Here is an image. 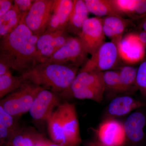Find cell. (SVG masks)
I'll return each instance as SVG.
<instances>
[{
    "instance_id": "cell-1",
    "label": "cell",
    "mask_w": 146,
    "mask_h": 146,
    "mask_svg": "<svg viewBox=\"0 0 146 146\" xmlns=\"http://www.w3.org/2000/svg\"><path fill=\"white\" fill-rule=\"evenodd\" d=\"M39 37L21 21L13 31L1 38L0 60L21 74L42 63L36 49Z\"/></svg>"
},
{
    "instance_id": "cell-2",
    "label": "cell",
    "mask_w": 146,
    "mask_h": 146,
    "mask_svg": "<svg viewBox=\"0 0 146 146\" xmlns=\"http://www.w3.org/2000/svg\"><path fill=\"white\" fill-rule=\"evenodd\" d=\"M74 66L42 62L21 74L24 81H29L54 92L61 93L68 89L78 74Z\"/></svg>"
},
{
    "instance_id": "cell-3",
    "label": "cell",
    "mask_w": 146,
    "mask_h": 146,
    "mask_svg": "<svg viewBox=\"0 0 146 146\" xmlns=\"http://www.w3.org/2000/svg\"><path fill=\"white\" fill-rule=\"evenodd\" d=\"M47 126L53 143L60 146H79L82 141L75 105L60 104L48 119Z\"/></svg>"
},
{
    "instance_id": "cell-4",
    "label": "cell",
    "mask_w": 146,
    "mask_h": 146,
    "mask_svg": "<svg viewBox=\"0 0 146 146\" xmlns=\"http://www.w3.org/2000/svg\"><path fill=\"white\" fill-rule=\"evenodd\" d=\"M44 89L25 81L18 89L1 100L0 106L18 120L29 112L36 95Z\"/></svg>"
},
{
    "instance_id": "cell-5",
    "label": "cell",
    "mask_w": 146,
    "mask_h": 146,
    "mask_svg": "<svg viewBox=\"0 0 146 146\" xmlns=\"http://www.w3.org/2000/svg\"><path fill=\"white\" fill-rule=\"evenodd\" d=\"M85 51L78 36H71L60 49L43 62L74 66L79 68L88 60Z\"/></svg>"
},
{
    "instance_id": "cell-6",
    "label": "cell",
    "mask_w": 146,
    "mask_h": 146,
    "mask_svg": "<svg viewBox=\"0 0 146 146\" xmlns=\"http://www.w3.org/2000/svg\"><path fill=\"white\" fill-rule=\"evenodd\" d=\"M119 58L117 45L112 41L105 42L91 55L79 72H103L110 70L117 65Z\"/></svg>"
},
{
    "instance_id": "cell-7",
    "label": "cell",
    "mask_w": 146,
    "mask_h": 146,
    "mask_svg": "<svg viewBox=\"0 0 146 146\" xmlns=\"http://www.w3.org/2000/svg\"><path fill=\"white\" fill-rule=\"evenodd\" d=\"M54 0H35L29 11L22 19L35 35L39 36L46 30Z\"/></svg>"
},
{
    "instance_id": "cell-8",
    "label": "cell",
    "mask_w": 146,
    "mask_h": 146,
    "mask_svg": "<svg viewBox=\"0 0 146 146\" xmlns=\"http://www.w3.org/2000/svg\"><path fill=\"white\" fill-rule=\"evenodd\" d=\"M78 37L84 48L92 55L105 42V35L100 18H88L84 23Z\"/></svg>"
},
{
    "instance_id": "cell-9",
    "label": "cell",
    "mask_w": 146,
    "mask_h": 146,
    "mask_svg": "<svg viewBox=\"0 0 146 146\" xmlns=\"http://www.w3.org/2000/svg\"><path fill=\"white\" fill-rule=\"evenodd\" d=\"M59 97L57 93L42 89L36 95L29 111L31 117L36 121H47L55 108L61 104Z\"/></svg>"
},
{
    "instance_id": "cell-10",
    "label": "cell",
    "mask_w": 146,
    "mask_h": 146,
    "mask_svg": "<svg viewBox=\"0 0 146 146\" xmlns=\"http://www.w3.org/2000/svg\"><path fill=\"white\" fill-rule=\"evenodd\" d=\"M96 133V141L103 146H123L127 138L123 123L112 119L102 123Z\"/></svg>"
},
{
    "instance_id": "cell-11",
    "label": "cell",
    "mask_w": 146,
    "mask_h": 146,
    "mask_svg": "<svg viewBox=\"0 0 146 146\" xmlns=\"http://www.w3.org/2000/svg\"><path fill=\"white\" fill-rule=\"evenodd\" d=\"M71 36L65 30L45 32L39 36L36 42V49L42 62L60 49Z\"/></svg>"
},
{
    "instance_id": "cell-12",
    "label": "cell",
    "mask_w": 146,
    "mask_h": 146,
    "mask_svg": "<svg viewBox=\"0 0 146 146\" xmlns=\"http://www.w3.org/2000/svg\"><path fill=\"white\" fill-rule=\"evenodd\" d=\"M117 45L120 58L124 63L133 65L144 58L146 48L137 34L127 35L122 37Z\"/></svg>"
},
{
    "instance_id": "cell-13",
    "label": "cell",
    "mask_w": 146,
    "mask_h": 146,
    "mask_svg": "<svg viewBox=\"0 0 146 146\" xmlns=\"http://www.w3.org/2000/svg\"><path fill=\"white\" fill-rule=\"evenodd\" d=\"M74 1L54 0L46 32L66 31Z\"/></svg>"
},
{
    "instance_id": "cell-14",
    "label": "cell",
    "mask_w": 146,
    "mask_h": 146,
    "mask_svg": "<svg viewBox=\"0 0 146 146\" xmlns=\"http://www.w3.org/2000/svg\"><path fill=\"white\" fill-rule=\"evenodd\" d=\"M91 87H105L103 72H78L70 87L65 91L58 94L63 98H66L71 93L79 89Z\"/></svg>"
},
{
    "instance_id": "cell-15",
    "label": "cell",
    "mask_w": 146,
    "mask_h": 146,
    "mask_svg": "<svg viewBox=\"0 0 146 146\" xmlns=\"http://www.w3.org/2000/svg\"><path fill=\"white\" fill-rule=\"evenodd\" d=\"M145 116L142 112H136L127 117L123 123L127 138L134 143L141 142L144 136Z\"/></svg>"
},
{
    "instance_id": "cell-16",
    "label": "cell",
    "mask_w": 146,
    "mask_h": 146,
    "mask_svg": "<svg viewBox=\"0 0 146 146\" xmlns=\"http://www.w3.org/2000/svg\"><path fill=\"white\" fill-rule=\"evenodd\" d=\"M89 11L84 1L74 0L66 31L78 36L84 23L88 19Z\"/></svg>"
},
{
    "instance_id": "cell-17",
    "label": "cell",
    "mask_w": 146,
    "mask_h": 146,
    "mask_svg": "<svg viewBox=\"0 0 146 146\" xmlns=\"http://www.w3.org/2000/svg\"><path fill=\"white\" fill-rule=\"evenodd\" d=\"M100 19L105 35L117 44L127 27V21L122 17L117 16H106Z\"/></svg>"
},
{
    "instance_id": "cell-18",
    "label": "cell",
    "mask_w": 146,
    "mask_h": 146,
    "mask_svg": "<svg viewBox=\"0 0 146 146\" xmlns=\"http://www.w3.org/2000/svg\"><path fill=\"white\" fill-rule=\"evenodd\" d=\"M144 105L142 102L129 96L117 97L109 104L108 112L112 117H121L127 115Z\"/></svg>"
},
{
    "instance_id": "cell-19",
    "label": "cell",
    "mask_w": 146,
    "mask_h": 146,
    "mask_svg": "<svg viewBox=\"0 0 146 146\" xmlns=\"http://www.w3.org/2000/svg\"><path fill=\"white\" fill-rule=\"evenodd\" d=\"M45 139L33 128L20 127L7 144L13 146H35Z\"/></svg>"
},
{
    "instance_id": "cell-20",
    "label": "cell",
    "mask_w": 146,
    "mask_h": 146,
    "mask_svg": "<svg viewBox=\"0 0 146 146\" xmlns=\"http://www.w3.org/2000/svg\"><path fill=\"white\" fill-rule=\"evenodd\" d=\"M17 119L6 112L0 106V145L3 146L9 141L20 127Z\"/></svg>"
},
{
    "instance_id": "cell-21",
    "label": "cell",
    "mask_w": 146,
    "mask_h": 146,
    "mask_svg": "<svg viewBox=\"0 0 146 146\" xmlns=\"http://www.w3.org/2000/svg\"><path fill=\"white\" fill-rule=\"evenodd\" d=\"M84 1L89 12L98 17H122L113 5L112 0H85Z\"/></svg>"
},
{
    "instance_id": "cell-22",
    "label": "cell",
    "mask_w": 146,
    "mask_h": 146,
    "mask_svg": "<svg viewBox=\"0 0 146 146\" xmlns=\"http://www.w3.org/2000/svg\"><path fill=\"white\" fill-rule=\"evenodd\" d=\"M137 69L126 65L121 68L120 76L119 93H134L138 90L136 83Z\"/></svg>"
},
{
    "instance_id": "cell-23",
    "label": "cell",
    "mask_w": 146,
    "mask_h": 146,
    "mask_svg": "<svg viewBox=\"0 0 146 146\" xmlns=\"http://www.w3.org/2000/svg\"><path fill=\"white\" fill-rule=\"evenodd\" d=\"M23 16L17 7L14 4L8 12L0 18L1 38L13 31L19 25Z\"/></svg>"
},
{
    "instance_id": "cell-24",
    "label": "cell",
    "mask_w": 146,
    "mask_h": 146,
    "mask_svg": "<svg viewBox=\"0 0 146 146\" xmlns=\"http://www.w3.org/2000/svg\"><path fill=\"white\" fill-rule=\"evenodd\" d=\"M105 91L104 87H91L79 89L69 94L65 98H74L79 100H91L100 103Z\"/></svg>"
},
{
    "instance_id": "cell-25",
    "label": "cell",
    "mask_w": 146,
    "mask_h": 146,
    "mask_svg": "<svg viewBox=\"0 0 146 146\" xmlns=\"http://www.w3.org/2000/svg\"><path fill=\"white\" fill-rule=\"evenodd\" d=\"M24 82L21 76H13L11 72L0 76L1 99L19 88Z\"/></svg>"
},
{
    "instance_id": "cell-26",
    "label": "cell",
    "mask_w": 146,
    "mask_h": 146,
    "mask_svg": "<svg viewBox=\"0 0 146 146\" xmlns=\"http://www.w3.org/2000/svg\"><path fill=\"white\" fill-rule=\"evenodd\" d=\"M105 91L115 94L119 93L120 76L119 71L108 70L103 72Z\"/></svg>"
},
{
    "instance_id": "cell-27",
    "label": "cell",
    "mask_w": 146,
    "mask_h": 146,
    "mask_svg": "<svg viewBox=\"0 0 146 146\" xmlns=\"http://www.w3.org/2000/svg\"><path fill=\"white\" fill-rule=\"evenodd\" d=\"M112 4L118 12L122 15L132 16L138 0H112Z\"/></svg>"
},
{
    "instance_id": "cell-28",
    "label": "cell",
    "mask_w": 146,
    "mask_h": 146,
    "mask_svg": "<svg viewBox=\"0 0 146 146\" xmlns=\"http://www.w3.org/2000/svg\"><path fill=\"white\" fill-rule=\"evenodd\" d=\"M136 83L138 90L146 98V60L141 63L137 69Z\"/></svg>"
},
{
    "instance_id": "cell-29",
    "label": "cell",
    "mask_w": 146,
    "mask_h": 146,
    "mask_svg": "<svg viewBox=\"0 0 146 146\" xmlns=\"http://www.w3.org/2000/svg\"><path fill=\"white\" fill-rule=\"evenodd\" d=\"M35 1V0H15L13 1V2L21 12L23 18L30 10Z\"/></svg>"
},
{
    "instance_id": "cell-30",
    "label": "cell",
    "mask_w": 146,
    "mask_h": 146,
    "mask_svg": "<svg viewBox=\"0 0 146 146\" xmlns=\"http://www.w3.org/2000/svg\"><path fill=\"white\" fill-rule=\"evenodd\" d=\"M133 16L136 15L140 17L146 16V0H138Z\"/></svg>"
},
{
    "instance_id": "cell-31",
    "label": "cell",
    "mask_w": 146,
    "mask_h": 146,
    "mask_svg": "<svg viewBox=\"0 0 146 146\" xmlns=\"http://www.w3.org/2000/svg\"><path fill=\"white\" fill-rule=\"evenodd\" d=\"M13 5V1L0 0V18L10 10Z\"/></svg>"
},
{
    "instance_id": "cell-32",
    "label": "cell",
    "mask_w": 146,
    "mask_h": 146,
    "mask_svg": "<svg viewBox=\"0 0 146 146\" xmlns=\"http://www.w3.org/2000/svg\"><path fill=\"white\" fill-rule=\"evenodd\" d=\"M10 68L3 61L0 60V76L3 75L11 72Z\"/></svg>"
},
{
    "instance_id": "cell-33",
    "label": "cell",
    "mask_w": 146,
    "mask_h": 146,
    "mask_svg": "<svg viewBox=\"0 0 146 146\" xmlns=\"http://www.w3.org/2000/svg\"><path fill=\"white\" fill-rule=\"evenodd\" d=\"M140 41L146 47V31L142 30L139 33L137 34Z\"/></svg>"
},
{
    "instance_id": "cell-34",
    "label": "cell",
    "mask_w": 146,
    "mask_h": 146,
    "mask_svg": "<svg viewBox=\"0 0 146 146\" xmlns=\"http://www.w3.org/2000/svg\"><path fill=\"white\" fill-rule=\"evenodd\" d=\"M84 146H103L97 141H90L86 142Z\"/></svg>"
},
{
    "instance_id": "cell-35",
    "label": "cell",
    "mask_w": 146,
    "mask_h": 146,
    "mask_svg": "<svg viewBox=\"0 0 146 146\" xmlns=\"http://www.w3.org/2000/svg\"><path fill=\"white\" fill-rule=\"evenodd\" d=\"M50 141L45 139V140H43L39 143L37 144L35 146H48Z\"/></svg>"
},
{
    "instance_id": "cell-36",
    "label": "cell",
    "mask_w": 146,
    "mask_h": 146,
    "mask_svg": "<svg viewBox=\"0 0 146 146\" xmlns=\"http://www.w3.org/2000/svg\"><path fill=\"white\" fill-rule=\"evenodd\" d=\"M141 26L142 30L146 31V16L145 17L143 21L142 22Z\"/></svg>"
},
{
    "instance_id": "cell-37",
    "label": "cell",
    "mask_w": 146,
    "mask_h": 146,
    "mask_svg": "<svg viewBox=\"0 0 146 146\" xmlns=\"http://www.w3.org/2000/svg\"><path fill=\"white\" fill-rule=\"evenodd\" d=\"M48 146H60L58 145H57V144H56L54 143H53L52 142H51L50 141L49 144Z\"/></svg>"
},
{
    "instance_id": "cell-38",
    "label": "cell",
    "mask_w": 146,
    "mask_h": 146,
    "mask_svg": "<svg viewBox=\"0 0 146 146\" xmlns=\"http://www.w3.org/2000/svg\"><path fill=\"white\" fill-rule=\"evenodd\" d=\"M3 146H13L11 145H9V144H6V145H4Z\"/></svg>"
},
{
    "instance_id": "cell-39",
    "label": "cell",
    "mask_w": 146,
    "mask_h": 146,
    "mask_svg": "<svg viewBox=\"0 0 146 146\" xmlns=\"http://www.w3.org/2000/svg\"></svg>"
}]
</instances>
